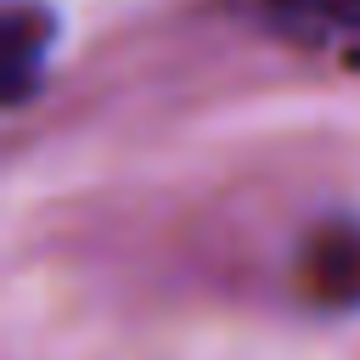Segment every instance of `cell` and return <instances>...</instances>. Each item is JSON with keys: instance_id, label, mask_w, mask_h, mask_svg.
I'll return each instance as SVG.
<instances>
[{"instance_id": "1", "label": "cell", "mask_w": 360, "mask_h": 360, "mask_svg": "<svg viewBox=\"0 0 360 360\" xmlns=\"http://www.w3.org/2000/svg\"><path fill=\"white\" fill-rule=\"evenodd\" d=\"M292 287L321 315H360V214L338 208L298 231Z\"/></svg>"}, {"instance_id": "2", "label": "cell", "mask_w": 360, "mask_h": 360, "mask_svg": "<svg viewBox=\"0 0 360 360\" xmlns=\"http://www.w3.org/2000/svg\"><path fill=\"white\" fill-rule=\"evenodd\" d=\"M56 51V11L51 0H6L0 6V101L22 107Z\"/></svg>"}, {"instance_id": "3", "label": "cell", "mask_w": 360, "mask_h": 360, "mask_svg": "<svg viewBox=\"0 0 360 360\" xmlns=\"http://www.w3.org/2000/svg\"><path fill=\"white\" fill-rule=\"evenodd\" d=\"M264 28L304 39V45H360V0H242Z\"/></svg>"}]
</instances>
